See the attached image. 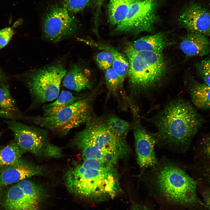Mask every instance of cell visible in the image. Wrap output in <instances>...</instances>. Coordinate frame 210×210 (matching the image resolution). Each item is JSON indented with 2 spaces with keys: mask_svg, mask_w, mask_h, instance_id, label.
I'll use <instances>...</instances> for the list:
<instances>
[{
  "mask_svg": "<svg viewBox=\"0 0 210 210\" xmlns=\"http://www.w3.org/2000/svg\"><path fill=\"white\" fill-rule=\"evenodd\" d=\"M1 190L0 189V200L1 197Z\"/></svg>",
  "mask_w": 210,
  "mask_h": 210,
  "instance_id": "d590c367",
  "label": "cell"
},
{
  "mask_svg": "<svg viewBox=\"0 0 210 210\" xmlns=\"http://www.w3.org/2000/svg\"><path fill=\"white\" fill-rule=\"evenodd\" d=\"M16 184L27 196L39 202L44 196L45 191L42 187L31 181L25 179Z\"/></svg>",
  "mask_w": 210,
  "mask_h": 210,
  "instance_id": "603a6c76",
  "label": "cell"
},
{
  "mask_svg": "<svg viewBox=\"0 0 210 210\" xmlns=\"http://www.w3.org/2000/svg\"><path fill=\"white\" fill-rule=\"evenodd\" d=\"M105 77L108 88L113 92L116 91L123 84L119 76L112 67L105 70Z\"/></svg>",
  "mask_w": 210,
  "mask_h": 210,
  "instance_id": "83f0119b",
  "label": "cell"
},
{
  "mask_svg": "<svg viewBox=\"0 0 210 210\" xmlns=\"http://www.w3.org/2000/svg\"><path fill=\"white\" fill-rule=\"evenodd\" d=\"M66 70L63 65L56 63L31 73L26 84L33 99L39 104L51 101L59 96L61 81Z\"/></svg>",
  "mask_w": 210,
  "mask_h": 210,
  "instance_id": "ba28073f",
  "label": "cell"
},
{
  "mask_svg": "<svg viewBox=\"0 0 210 210\" xmlns=\"http://www.w3.org/2000/svg\"><path fill=\"white\" fill-rule=\"evenodd\" d=\"M0 108L5 113L16 111V105L7 87L4 84L0 85Z\"/></svg>",
  "mask_w": 210,
  "mask_h": 210,
  "instance_id": "d4e9b609",
  "label": "cell"
},
{
  "mask_svg": "<svg viewBox=\"0 0 210 210\" xmlns=\"http://www.w3.org/2000/svg\"><path fill=\"white\" fill-rule=\"evenodd\" d=\"M105 0H97L95 4V11L94 16L95 26H98L99 20L102 6Z\"/></svg>",
  "mask_w": 210,
  "mask_h": 210,
  "instance_id": "1f68e13d",
  "label": "cell"
},
{
  "mask_svg": "<svg viewBox=\"0 0 210 210\" xmlns=\"http://www.w3.org/2000/svg\"><path fill=\"white\" fill-rule=\"evenodd\" d=\"M14 34V31L11 27H6L0 30V50L8 44Z\"/></svg>",
  "mask_w": 210,
  "mask_h": 210,
  "instance_id": "f546056e",
  "label": "cell"
},
{
  "mask_svg": "<svg viewBox=\"0 0 210 210\" xmlns=\"http://www.w3.org/2000/svg\"></svg>",
  "mask_w": 210,
  "mask_h": 210,
  "instance_id": "8d00e7d4",
  "label": "cell"
},
{
  "mask_svg": "<svg viewBox=\"0 0 210 210\" xmlns=\"http://www.w3.org/2000/svg\"><path fill=\"white\" fill-rule=\"evenodd\" d=\"M125 52L129 62L127 76L132 92H141L156 87L166 71L162 53L137 51L129 46Z\"/></svg>",
  "mask_w": 210,
  "mask_h": 210,
  "instance_id": "5b68a950",
  "label": "cell"
},
{
  "mask_svg": "<svg viewBox=\"0 0 210 210\" xmlns=\"http://www.w3.org/2000/svg\"><path fill=\"white\" fill-rule=\"evenodd\" d=\"M85 124L72 141L80 152L82 160L95 159L115 165L130 155L131 149L126 138L115 134L107 126L105 118H91Z\"/></svg>",
  "mask_w": 210,
  "mask_h": 210,
  "instance_id": "3957f363",
  "label": "cell"
},
{
  "mask_svg": "<svg viewBox=\"0 0 210 210\" xmlns=\"http://www.w3.org/2000/svg\"><path fill=\"white\" fill-rule=\"evenodd\" d=\"M39 203L27 196L16 184L8 189L4 206L7 210H37Z\"/></svg>",
  "mask_w": 210,
  "mask_h": 210,
  "instance_id": "5bb4252c",
  "label": "cell"
},
{
  "mask_svg": "<svg viewBox=\"0 0 210 210\" xmlns=\"http://www.w3.org/2000/svg\"><path fill=\"white\" fill-rule=\"evenodd\" d=\"M64 180L70 192L91 201L114 198L121 192L115 165L96 160H83L69 168Z\"/></svg>",
  "mask_w": 210,
  "mask_h": 210,
  "instance_id": "6da1fadb",
  "label": "cell"
},
{
  "mask_svg": "<svg viewBox=\"0 0 210 210\" xmlns=\"http://www.w3.org/2000/svg\"><path fill=\"white\" fill-rule=\"evenodd\" d=\"M24 153L14 141L0 149V169L18 162Z\"/></svg>",
  "mask_w": 210,
  "mask_h": 210,
  "instance_id": "7402d4cb",
  "label": "cell"
},
{
  "mask_svg": "<svg viewBox=\"0 0 210 210\" xmlns=\"http://www.w3.org/2000/svg\"><path fill=\"white\" fill-rule=\"evenodd\" d=\"M90 46L98 49L111 52L113 57L112 68L119 76L122 83L127 76L129 68L127 56L112 46L91 41Z\"/></svg>",
  "mask_w": 210,
  "mask_h": 210,
  "instance_id": "ac0fdd59",
  "label": "cell"
},
{
  "mask_svg": "<svg viewBox=\"0 0 210 210\" xmlns=\"http://www.w3.org/2000/svg\"><path fill=\"white\" fill-rule=\"evenodd\" d=\"M92 112L90 101L85 99L77 100L53 116H31L29 119L36 124L64 135L88 121Z\"/></svg>",
  "mask_w": 210,
  "mask_h": 210,
  "instance_id": "52a82bcc",
  "label": "cell"
},
{
  "mask_svg": "<svg viewBox=\"0 0 210 210\" xmlns=\"http://www.w3.org/2000/svg\"><path fill=\"white\" fill-rule=\"evenodd\" d=\"M202 169L204 180L210 184V162H206Z\"/></svg>",
  "mask_w": 210,
  "mask_h": 210,
  "instance_id": "d6a6232c",
  "label": "cell"
},
{
  "mask_svg": "<svg viewBox=\"0 0 210 210\" xmlns=\"http://www.w3.org/2000/svg\"><path fill=\"white\" fill-rule=\"evenodd\" d=\"M190 93L192 102L197 108L210 110V86L194 82L190 86Z\"/></svg>",
  "mask_w": 210,
  "mask_h": 210,
  "instance_id": "ffe728a7",
  "label": "cell"
},
{
  "mask_svg": "<svg viewBox=\"0 0 210 210\" xmlns=\"http://www.w3.org/2000/svg\"><path fill=\"white\" fill-rule=\"evenodd\" d=\"M167 44L165 35L163 33H159L142 37L129 46L137 51L162 52Z\"/></svg>",
  "mask_w": 210,
  "mask_h": 210,
  "instance_id": "e0dca14e",
  "label": "cell"
},
{
  "mask_svg": "<svg viewBox=\"0 0 210 210\" xmlns=\"http://www.w3.org/2000/svg\"><path fill=\"white\" fill-rule=\"evenodd\" d=\"M183 26L190 33L210 36V13L196 3L188 6L179 17Z\"/></svg>",
  "mask_w": 210,
  "mask_h": 210,
  "instance_id": "7c38bea8",
  "label": "cell"
},
{
  "mask_svg": "<svg viewBox=\"0 0 210 210\" xmlns=\"http://www.w3.org/2000/svg\"><path fill=\"white\" fill-rule=\"evenodd\" d=\"M144 177L171 201L184 205L200 203L196 192L197 181L172 161L164 160L158 162Z\"/></svg>",
  "mask_w": 210,
  "mask_h": 210,
  "instance_id": "277c9868",
  "label": "cell"
},
{
  "mask_svg": "<svg viewBox=\"0 0 210 210\" xmlns=\"http://www.w3.org/2000/svg\"><path fill=\"white\" fill-rule=\"evenodd\" d=\"M200 152L206 159V162H210V135L203 138L200 144Z\"/></svg>",
  "mask_w": 210,
  "mask_h": 210,
  "instance_id": "4dcf8cb0",
  "label": "cell"
},
{
  "mask_svg": "<svg viewBox=\"0 0 210 210\" xmlns=\"http://www.w3.org/2000/svg\"><path fill=\"white\" fill-rule=\"evenodd\" d=\"M132 210H148L145 208H142L137 205L134 206Z\"/></svg>",
  "mask_w": 210,
  "mask_h": 210,
  "instance_id": "e575fe53",
  "label": "cell"
},
{
  "mask_svg": "<svg viewBox=\"0 0 210 210\" xmlns=\"http://www.w3.org/2000/svg\"><path fill=\"white\" fill-rule=\"evenodd\" d=\"M7 123L13 132L14 141L24 153L55 158L61 156V149L49 142L45 130L14 120L7 121Z\"/></svg>",
  "mask_w": 210,
  "mask_h": 210,
  "instance_id": "8992f818",
  "label": "cell"
},
{
  "mask_svg": "<svg viewBox=\"0 0 210 210\" xmlns=\"http://www.w3.org/2000/svg\"><path fill=\"white\" fill-rule=\"evenodd\" d=\"M137 162L142 170L154 167L158 162L155 151L157 142L154 135L142 127L136 126L134 129Z\"/></svg>",
  "mask_w": 210,
  "mask_h": 210,
  "instance_id": "8fae6325",
  "label": "cell"
},
{
  "mask_svg": "<svg viewBox=\"0 0 210 210\" xmlns=\"http://www.w3.org/2000/svg\"><path fill=\"white\" fill-rule=\"evenodd\" d=\"M43 172L42 167L21 158L15 164L0 169V187L42 175Z\"/></svg>",
  "mask_w": 210,
  "mask_h": 210,
  "instance_id": "4fadbf2b",
  "label": "cell"
},
{
  "mask_svg": "<svg viewBox=\"0 0 210 210\" xmlns=\"http://www.w3.org/2000/svg\"><path fill=\"white\" fill-rule=\"evenodd\" d=\"M180 47L188 57L202 56L210 53V41L202 34L190 33L183 37Z\"/></svg>",
  "mask_w": 210,
  "mask_h": 210,
  "instance_id": "9a60e30c",
  "label": "cell"
},
{
  "mask_svg": "<svg viewBox=\"0 0 210 210\" xmlns=\"http://www.w3.org/2000/svg\"><path fill=\"white\" fill-rule=\"evenodd\" d=\"M197 74L205 84L210 86V59L202 60L195 64Z\"/></svg>",
  "mask_w": 210,
  "mask_h": 210,
  "instance_id": "4316f807",
  "label": "cell"
},
{
  "mask_svg": "<svg viewBox=\"0 0 210 210\" xmlns=\"http://www.w3.org/2000/svg\"><path fill=\"white\" fill-rule=\"evenodd\" d=\"M158 6L157 0H137L131 6L125 18L115 26L110 34L152 31L158 20Z\"/></svg>",
  "mask_w": 210,
  "mask_h": 210,
  "instance_id": "9c48e42d",
  "label": "cell"
},
{
  "mask_svg": "<svg viewBox=\"0 0 210 210\" xmlns=\"http://www.w3.org/2000/svg\"><path fill=\"white\" fill-rule=\"evenodd\" d=\"M202 121L189 103L182 100L173 101L166 106L156 119L157 143L184 151L189 147Z\"/></svg>",
  "mask_w": 210,
  "mask_h": 210,
  "instance_id": "7a4b0ae2",
  "label": "cell"
},
{
  "mask_svg": "<svg viewBox=\"0 0 210 210\" xmlns=\"http://www.w3.org/2000/svg\"><path fill=\"white\" fill-rule=\"evenodd\" d=\"M137 0H109L107 14L108 21L116 26L127 15L131 6Z\"/></svg>",
  "mask_w": 210,
  "mask_h": 210,
  "instance_id": "d6986e66",
  "label": "cell"
},
{
  "mask_svg": "<svg viewBox=\"0 0 210 210\" xmlns=\"http://www.w3.org/2000/svg\"><path fill=\"white\" fill-rule=\"evenodd\" d=\"M78 98L70 92L63 90L54 102L46 104L43 108V117L53 116L65 108L77 101Z\"/></svg>",
  "mask_w": 210,
  "mask_h": 210,
  "instance_id": "44dd1931",
  "label": "cell"
},
{
  "mask_svg": "<svg viewBox=\"0 0 210 210\" xmlns=\"http://www.w3.org/2000/svg\"><path fill=\"white\" fill-rule=\"evenodd\" d=\"M109 128L116 135L126 138L130 128V123L114 115H109L105 118Z\"/></svg>",
  "mask_w": 210,
  "mask_h": 210,
  "instance_id": "cb8c5ba5",
  "label": "cell"
},
{
  "mask_svg": "<svg viewBox=\"0 0 210 210\" xmlns=\"http://www.w3.org/2000/svg\"><path fill=\"white\" fill-rule=\"evenodd\" d=\"M95 60L99 67L103 70H106L111 67L113 62V57L111 53L103 50L95 56Z\"/></svg>",
  "mask_w": 210,
  "mask_h": 210,
  "instance_id": "f1b7e54d",
  "label": "cell"
},
{
  "mask_svg": "<svg viewBox=\"0 0 210 210\" xmlns=\"http://www.w3.org/2000/svg\"><path fill=\"white\" fill-rule=\"evenodd\" d=\"M77 26L75 18L70 15L66 9L56 4L47 10L42 19L45 37L54 42L73 35Z\"/></svg>",
  "mask_w": 210,
  "mask_h": 210,
  "instance_id": "30bf717a",
  "label": "cell"
},
{
  "mask_svg": "<svg viewBox=\"0 0 210 210\" xmlns=\"http://www.w3.org/2000/svg\"><path fill=\"white\" fill-rule=\"evenodd\" d=\"M66 88L80 92L91 88V84L83 69L79 66L74 65L66 72L63 81Z\"/></svg>",
  "mask_w": 210,
  "mask_h": 210,
  "instance_id": "2e32d148",
  "label": "cell"
},
{
  "mask_svg": "<svg viewBox=\"0 0 210 210\" xmlns=\"http://www.w3.org/2000/svg\"><path fill=\"white\" fill-rule=\"evenodd\" d=\"M97 0H62L63 6L70 12L77 13L82 11Z\"/></svg>",
  "mask_w": 210,
  "mask_h": 210,
  "instance_id": "484cf974",
  "label": "cell"
},
{
  "mask_svg": "<svg viewBox=\"0 0 210 210\" xmlns=\"http://www.w3.org/2000/svg\"><path fill=\"white\" fill-rule=\"evenodd\" d=\"M203 197L206 205L210 208V189L204 192Z\"/></svg>",
  "mask_w": 210,
  "mask_h": 210,
  "instance_id": "836d02e7",
  "label": "cell"
}]
</instances>
